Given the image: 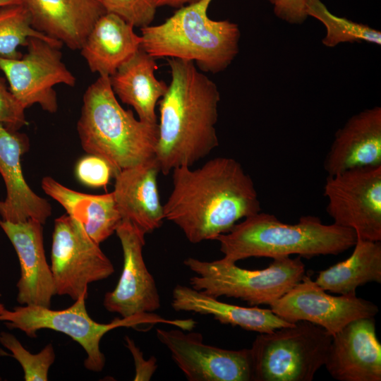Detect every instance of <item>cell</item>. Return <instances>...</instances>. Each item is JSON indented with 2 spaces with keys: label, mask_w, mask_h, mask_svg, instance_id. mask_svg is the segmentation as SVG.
Returning a JSON list of instances; mask_svg holds the SVG:
<instances>
[{
  "label": "cell",
  "mask_w": 381,
  "mask_h": 381,
  "mask_svg": "<svg viewBox=\"0 0 381 381\" xmlns=\"http://www.w3.org/2000/svg\"><path fill=\"white\" fill-rule=\"evenodd\" d=\"M172 184L163 205L164 219L192 243L214 240L240 219L261 212L251 177L231 157H215L195 169L175 168Z\"/></svg>",
  "instance_id": "1"
},
{
  "label": "cell",
  "mask_w": 381,
  "mask_h": 381,
  "mask_svg": "<svg viewBox=\"0 0 381 381\" xmlns=\"http://www.w3.org/2000/svg\"><path fill=\"white\" fill-rule=\"evenodd\" d=\"M171 82L159 101L155 158L167 175L191 167L219 145L216 131L220 93L193 61L169 58Z\"/></svg>",
  "instance_id": "2"
},
{
  "label": "cell",
  "mask_w": 381,
  "mask_h": 381,
  "mask_svg": "<svg viewBox=\"0 0 381 381\" xmlns=\"http://www.w3.org/2000/svg\"><path fill=\"white\" fill-rule=\"evenodd\" d=\"M223 258L236 262L251 257L277 258L298 255L310 258L339 255L357 240L356 232L335 224H325L316 216L304 215L294 224L259 212L236 223L215 239Z\"/></svg>",
  "instance_id": "3"
},
{
  "label": "cell",
  "mask_w": 381,
  "mask_h": 381,
  "mask_svg": "<svg viewBox=\"0 0 381 381\" xmlns=\"http://www.w3.org/2000/svg\"><path fill=\"white\" fill-rule=\"evenodd\" d=\"M77 131L83 149L104 159L114 174L155 156L158 125L137 119L119 103L109 77L99 76L83 98Z\"/></svg>",
  "instance_id": "4"
},
{
  "label": "cell",
  "mask_w": 381,
  "mask_h": 381,
  "mask_svg": "<svg viewBox=\"0 0 381 381\" xmlns=\"http://www.w3.org/2000/svg\"><path fill=\"white\" fill-rule=\"evenodd\" d=\"M212 1L186 5L162 23L140 28V48L155 59L193 61L201 71L225 70L238 53L241 32L235 23L209 18Z\"/></svg>",
  "instance_id": "5"
},
{
  "label": "cell",
  "mask_w": 381,
  "mask_h": 381,
  "mask_svg": "<svg viewBox=\"0 0 381 381\" xmlns=\"http://www.w3.org/2000/svg\"><path fill=\"white\" fill-rule=\"evenodd\" d=\"M183 263L195 274L189 279L194 289L214 298H235L255 306L271 304L306 274L300 256L274 258L267 268L253 270L241 268L223 258L205 261L189 257Z\"/></svg>",
  "instance_id": "6"
},
{
  "label": "cell",
  "mask_w": 381,
  "mask_h": 381,
  "mask_svg": "<svg viewBox=\"0 0 381 381\" xmlns=\"http://www.w3.org/2000/svg\"><path fill=\"white\" fill-rule=\"evenodd\" d=\"M88 294L77 298L70 307L63 310L37 305H21L12 310L4 308L0 313V321L8 329H17L30 338H35L37 332L48 329L68 335L85 350L86 369L95 373L104 368L106 359L100 350V341L108 332L118 327H138L143 325L164 323L173 325L174 320L165 319L155 313L146 315L115 318L109 323H99L93 320L87 313L85 299Z\"/></svg>",
  "instance_id": "7"
},
{
  "label": "cell",
  "mask_w": 381,
  "mask_h": 381,
  "mask_svg": "<svg viewBox=\"0 0 381 381\" xmlns=\"http://www.w3.org/2000/svg\"><path fill=\"white\" fill-rule=\"evenodd\" d=\"M332 337L306 321L260 333L250 349L253 381L313 380L325 365Z\"/></svg>",
  "instance_id": "8"
},
{
  "label": "cell",
  "mask_w": 381,
  "mask_h": 381,
  "mask_svg": "<svg viewBox=\"0 0 381 381\" xmlns=\"http://www.w3.org/2000/svg\"><path fill=\"white\" fill-rule=\"evenodd\" d=\"M51 271L55 295L75 301L88 294V285L114 272L111 260L99 244L87 234L83 225L68 214L54 221Z\"/></svg>",
  "instance_id": "9"
},
{
  "label": "cell",
  "mask_w": 381,
  "mask_h": 381,
  "mask_svg": "<svg viewBox=\"0 0 381 381\" xmlns=\"http://www.w3.org/2000/svg\"><path fill=\"white\" fill-rule=\"evenodd\" d=\"M324 195L334 224L353 230L359 238L381 241V165L327 175Z\"/></svg>",
  "instance_id": "10"
},
{
  "label": "cell",
  "mask_w": 381,
  "mask_h": 381,
  "mask_svg": "<svg viewBox=\"0 0 381 381\" xmlns=\"http://www.w3.org/2000/svg\"><path fill=\"white\" fill-rule=\"evenodd\" d=\"M27 52L18 59L0 56V70L9 90L25 108L37 104L49 113L58 109L56 91L59 84L74 87L76 79L62 61L59 46L43 39H28Z\"/></svg>",
  "instance_id": "11"
},
{
  "label": "cell",
  "mask_w": 381,
  "mask_h": 381,
  "mask_svg": "<svg viewBox=\"0 0 381 381\" xmlns=\"http://www.w3.org/2000/svg\"><path fill=\"white\" fill-rule=\"evenodd\" d=\"M156 335L189 381H253L250 349L207 344L200 333L181 328H157Z\"/></svg>",
  "instance_id": "12"
},
{
  "label": "cell",
  "mask_w": 381,
  "mask_h": 381,
  "mask_svg": "<svg viewBox=\"0 0 381 381\" xmlns=\"http://www.w3.org/2000/svg\"><path fill=\"white\" fill-rule=\"evenodd\" d=\"M269 306L274 314L288 322H309L322 327L332 337L349 322L374 318L379 312L375 303L356 295L327 294L306 274Z\"/></svg>",
  "instance_id": "13"
},
{
  "label": "cell",
  "mask_w": 381,
  "mask_h": 381,
  "mask_svg": "<svg viewBox=\"0 0 381 381\" xmlns=\"http://www.w3.org/2000/svg\"><path fill=\"white\" fill-rule=\"evenodd\" d=\"M115 232L119 238L123 258L121 274L114 290L107 292L103 306L121 318L153 313L161 306L154 277L143 256L146 233L128 219H121Z\"/></svg>",
  "instance_id": "14"
},
{
  "label": "cell",
  "mask_w": 381,
  "mask_h": 381,
  "mask_svg": "<svg viewBox=\"0 0 381 381\" xmlns=\"http://www.w3.org/2000/svg\"><path fill=\"white\" fill-rule=\"evenodd\" d=\"M324 365L339 381H380L381 344L374 318L355 320L334 334Z\"/></svg>",
  "instance_id": "15"
},
{
  "label": "cell",
  "mask_w": 381,
  "mask_h": 381,
  "mask_svg": "<svg viewBox=\"0 0 381 381\" xmlns=\"http://www.w3.org/2000/svg\"><path fill=\"white\" fill-rule=\"evenodd\" d=\"M42 225L32 219L17 223L0 219V227L12 243L20 262L18 303L50 308L55 290L45 257Z\"/></svg>",
  "instance_id": "16"
},
{
  "label": "cell",
  "mask_w": 381,
  "mask_h": 381,
  "mask_svg": "<svg viewBox=\"0 0 381 381\" xmlns=\"http://www.w3.org/2000/svg\"><path fill=\"white\" fill-rule=\"evenodd\" d=\"M28 147L26 135L0 123V174L6 189V198L0 200V216L14 223L32 219L44 224L52 206L29 187L23 174L20 159Z\"/></svg>",
  "instance_id": "17"
},
{
  "label": "cell",
  "mask_w": 381,
  "mask_h": 381,
  "mask_svg": "<svg viewBox=\"0 0 381 381\" xmlns=\"http://www.w3.org/2000/svg\"><path fill=\"white\" fill-rule=\"evenodd\" d=\"M32 26L70 49H80L98 19L107 13L102 0H23Z\"/></svg>",
  "instance_id": "18"
},
{
  "label": "cell",
  "mask_w": 381,
  "mask_h": 381,
  "mask_svg": "<svg viewBox=\"0 0 381 381\" xmlns=\"http://www.w3.org/2000/svg\"><path fill=\"white\" fill-rule=\"evenodd\" d=\"M381 165V108L351 116L335 133L324 160L327 175L360 167Z\"/></svg>",
  "instance_id": "19"
},
{
  "label": "cell",
  "mask_w": 381,
  "mask_h": 381,
  "mask_svg": "<svg viewBox=\"0 0 381 381\" xmlns=\"http://www.w3.org/2000/svg\"><path fill=\"white\" fill-rule=\"evenodd\" d=\"M159 164L153 157L114 174L112 191L121 219L130 220L146 234L161 226L164 207L159 199Z\"/></svg>",
  "instance_id": "20"
},
{
  "label": "cell",
  "mask_w": 381,
  "mask_h": 381,
  "mask_svg": "<svg viewBox=\"0 0 381 381\" xmlns=\"http://www.w3.org/2000/svg\"><path fill=\"white\" fill-rule=\"evenodd\" d=\"M133 28L112 13L98 19L80 49L92 73L110 77L140 49L141 37Z\"/></svg>",
  "instance_id": "21"
},
{
  "label": "cell",
  "mask_w": 381,
  "mask_h": 381,
  "mask_svg": "<svg viewBox=\"0 0 381 381\" xmlns=\"http://www.w3.org/2000/svg\"><path fill=\"white\" fill-rule=\"evenodd\" d=\"M155 59L141 48L109 77L111 89L121 101L131 106L145 123L157 124V104L168 85L157 79Z\"/></svg>",
  "instance_id": "22"
},
{
  "label": "cell",
  "mask_w": 381,
  "mask_h": 381,
  "mask_svg": "<svg viewBox=\"0 0 381 381\" xmlns=\"http://www.w3.org/2000/svg\"><path fill=\"white\" fill-rule=\"evenodd\" d=\"M171 307L176 311L210 315L220 323L258 333H270L291 326L270 309L243 307L222 302L190 286L178 284L172 291Z\"/></svg>",
  "instance_id": "23"
},
{
  "label": "cell",
  "mask_w": 381,
  "mask_h": 381,
  "mask_svg": "<svg viewBox=\"0 0 381 381\" xmlns=\"http://www.w3.org/2000/svg\"><path fill=\"white\" fill-rule=\"evenodd\" d=\"M42 188L64 207L68 215L80 222L88 236L98 244L115 232L122 219L113 192L102 195L80 193L50 176L42 179Z\"/></svg>",
  "instance_id": "24"
},
{
  "label": "cell",
  "mask_w": 381,
  "mask_h": 381,
  "mask_svg": "<svg viewBox=\"0 0 381 381\" xmlns=\"http://www.w3.org/2000/svg\"><path fill=\"white\" fill-rule=\"evenodd\" d=\"M351 255L319 272L315 283L339 295H356V289L369 282L381 283V242L357 237Z\"/></svg>",
  "instance_id": "25"
},
{
  "label": "cell",
  "mask_w": 381,
  "mask_h": 381,
  "mask_svg": "<svg viewBox=\"0 0 381 381\" xmlns=\"http://www.w3.org/2000/svg\"><path fill=\"white\" fill-rule=\"evenodd\" d=\"M307 13L324 25L326 34L322 43L327 47L344 42L381 44L380 30L333 14L320 0H312L307 6Z\"/></svg>",
  "instance_id": "26"
},
{
  "label": "cell",
  "mask_w": 381,
  "mask_h": 381,
  "mask_svg": "<svg viewBox=\"0 0 381 381\" xmlns=\"http://www.w3.org/2000/svg\"><path fill=\"white\" fill-rule=\"evenodd\" d=\"M31 37L63 45L33 28L30 13L23 4L0 8V56L10 59L20 58L23 54L18 50V47L26 46L28 39Z\"/></svg>",
  "instance_id": "27"
},
{
  "label": "cell",
  "mask_w": 381,
  "mask_h": 381,
  "mask_svg": "<svg viewBox=\"0 0 381 381\" xmlns=\"http://www.w3.org/2000/svg\"><path fill=\"white\" fill-rule=\"evenodd\" d=\"M0 343L11 351L7 354L21 365L25 381H47L51 365L55 361V351L52 344H47L39 353L28 351L12 334L0 332Z\"/></svg>",
  "instance_id": "28"
},
{
  "label": "cell",
  "mask_w": 381,
  "mask_h": 381,
  "mask_svg": "<svg viewBox=\"0 0 381 381\" xmlns=\"http://www.w3.org/2000/svg\"><path fill=\"white\" fill-rule=\"evenodd\" d=\"M107 13L118 15L133 27L142 28L152 22L157 6L153 0H102Z\"/></svg>",
  "instance_id": "29"
},
{
  "label": "cell",
  "mask_w": 381,
  "mask_h": 381,
  "mask_svg": "<svg viewBox=\"0 0 381 381\" xmlns=\"http://www.w3.org/2000/svg\"><path fill=\"white\" fill-rule=\"evenodd\" d=\"M75 175L84 185L93 188L104 187L114 176V170L104 159L88 154L78 162Z\"/></svg>",
  "instance_id": "30"
},
{
  "label": "cell",
  "mask_w": 381,
  "mask_h": 381,
  "mask_svg": "<svg viewBox=\"0 0 381 381\" xmlns=\"http://www.w3.org/2000/svg\"><path fill=\"white\" fill-rule=\"evenodd\" d=\"M25 108L17 101L0 75V123L12 131L28 124Z\"/></svg>",
  "instance_id": "31"
},
{
  "label": "cell",
  "mask_w": 381,
  "mask_h": 381,
  "mask_svg": "<svg viewBox=\"0 0 381 381\" xmlns=\"http://www.w3.org/2000/svg\"><path fill=\"white\" fill-rule=\"evenodd\" d=\"M274 15L290 24L301 25L308 18L307 6L312 0H267Z\"/></svg>",
  "instance_id": "32"
},
{
  "label": "cell",
  "mask_w": 381,
  "mask_h": 381,
  "mask_svg": "<svg viewBox=\"0 0 381 381\" xmlns=\"http://www.w3.org/2000/svg\"><path fill=\"white\" fill-rule=\"evenodd\" d=\"M126 346L130 351L135 363V375L134 380H150L157 368V360L154 356L145 360L141 350L128 336L125 337Z\"/></svg>",
  "instance_id": "33"
},
{
  "label": "cell",
  "mask_w": 381,
  "mask_h": 381,
  "mask_svg": "<svg viewBox=\"0 0 381 381\" xmlns=\"http://www.w3.org/2000/svg\"><path fill=\"white\" fill-rule=\"evenodd\" d=\"M157 8L160 6H170L174 8H181L188 4H190L200 0H153Z\"/></svg>",
  "instance_id": "34"
},
{
  "label": "cell",
  "mask_w": 381,
  "mask_h": 381,
  "mask_svg": "<svg viewBox=\"0 0 381 381\" xmlns=\"http://www.w3.org/2000/svg\"><path fill=\"white\" fill-rule=\"evenodd\" d=\"M19 4H23V0H0V8Z\"/></svg>",
  "instance_id": "35"
},
{
  "label": "cell",
  "mask_w": 381,
  "mask_h": 381,
  "mask_svg": "<svg viewBox=\"0 0 381 381\" xmlns=\"http://www.w3.org/2000/svg\"><path fill=\"white\" fill-rule=\"evenodd\" d=\"M4 308H5L4 305L0 303V313L3 311Z\"/></svg>",
  "instance_id": "36"
},
{
  "label": "cell",
  "mask_w": 381,
  "mask_h": 381,
  "mask_svg": "<svg viewBox=\"0 0 381 381\" xmlns=\"http://www.w3.org/2000/svg\"><path fill=\"white\" fill-rule=\"evenodd\" d=\"M2 380V379H1V377H0V380Z\"/></svg>",
  "instance_id": "37"
}]
</instances>
